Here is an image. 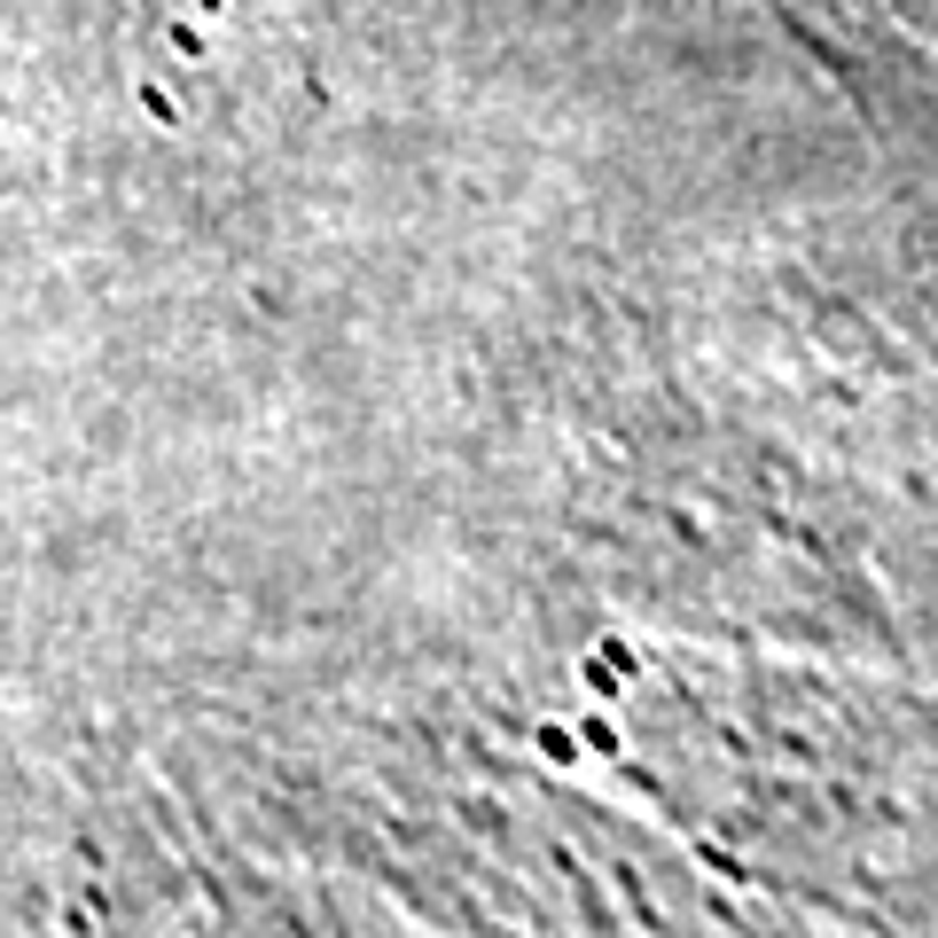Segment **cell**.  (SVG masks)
<instances>
[{"instance_id": "obj_1", "label": "cell", "mask_w": 938, "mask_h": 938, "mask_svg": "<svg viewBox=\"0 0 938 938\" xmlns=\"http://www.w3.org/2000/svg\"><path fill=\"white\" fill-rule=\"evenodd\" d=\"M758 884L861 938H938V712L806 727L680 806Z\"/></svg>"}]
</instances>
